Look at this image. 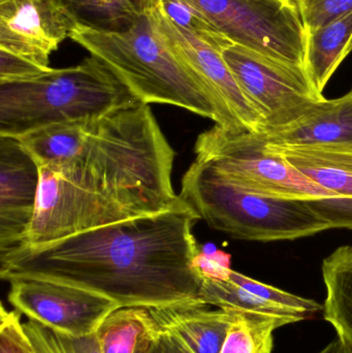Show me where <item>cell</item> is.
<instances>
[{"label": "cell", "instance_id": "6da1fadb", "mask_svg": "<svg viewBox=\"0 0 352 353\" xmlns=\"http://www.w3.org/2000/svg\"><path fill=\"white\" fill-rule=\"evenodd\" d=\"M18 140L37 161L41 176L22 246L161 213L179 203L172 183L175 151L146 103Z\"/></svg>", "mask_w": 352, "mask_h": 353}, {"label": "cell", "instance_id": "7a4b0ae2", "mask_svg": "<svg viewBox=\"0 0 352 353\" xmlns=\"http://www.w3.org/2000/svg\"><path fill=\"white\" fill-rule=\"evenodd\" d=\"M200 216L180 197L174 207L0 253V278H37L95 292L119 307L159 308L200 300L203 276L194 226Z\"/></svg>", "mask_w": 352, "mask_h": 353}, {"label": "cell", "instance_id": "3957f363", "mask_svg": "<svg viewBox=\"0 0 352 353\" xmlns=\"http://www.w3.org/2000/svg\"><path fill=\"white\" fill-rule=\"evenodd\" d=\"M70 39L105 62L141 103L182 108L233 132L216 95L165 43L148 10L126 30L107 32L76 25Z\"/></svg>", "mask_w": 352, "mask_h": 353}, {"label": "cell", "instance_id": "277c9868", "mask_svg": "<svg viewBox=\"0 0 352 353\" xmlns=\"http://www.w3.org/2000/svg\"><path fill=\"white\" fill-rule=\"evenodd\" d=\"M141 103L99 58L0 84V137L20 139L57 124L99 117Z\"/></svg>", "mask_w": 352, "mask_h": 353}, {"label": "cell", "instance_id": "5b68a950", "mask_svg": "<svg viewBox=\"0 0 352 353\" xmlns=\"http://www.w3.org/2000/svg\"><path fill=\"white\" fill-rule=\"evenodd\" d=\"M179 195L211 228L238 240L291 241L333 228L308 199L248 192L200 161L184 174Z\"/></svg>", "mask_w": 352, "mask_h": 353}, {"label": "cell", "instance_id": "8992f818", "mask_svg": "<svg viewBox=\"0 0 352 353\" xmlns=\"http://www.w3.org/2000/svg\"><path fill=\"white\" fill-rule=\"evenodd\" d=\"M194 153V161L209 165L248 192L285 199L339 196L312 182L269 148L264 132H231L215 124L198 137Z\"/></svg>", "mask_w": 352, "mask_h": 353}, {"label": "cell", "instance_id": "52a82bcc", "mask_svg": "<svg viewBox=\"0 0 352 353\" xmlns=\"http://www.w3.org/2000/svg\"><path fill=\"white\" fill-rule=\"evenodd\" d=\"M236 45L305 68L307 32L293 0H185Z\"/></svg>", "mask_w": 352, "mask_h": 353}, {"label": "cell", "instance_id": "ba28073f", "mask_svg": "<svg viewBox=\"0 0 352 353\" xmlns=\"http://www.w3.org/2000/svg\"><path fill=\"white\" fill-rule=\"evenodd\" d=\"M221 55L246 99L262 116L267 130L293 123L326 99L303 66L273 59L236 43L225 48Z\"/></svg>", "mask_w": 352, "mask_h": 353}, {"label": "cell", "instance_id": "9c48e42d", "mask_svg": "<svg viewBox=\"0 0 352 353\" xmlns=\"http://www.w3.org/2000/svg\"><path fill=\"white\" fill-rule=\"evenodd\" d=\"M8 302L20 314L60 335L81 338L97 332L117 303L70 284L37 278L10 280Z\"/></svg>", "mask_w": 352, "mask_h": 353}, {"label": "cell", "instance_id": "30bf717a", "mask_svg": "<svg viewBox=\"0 0 352 353\" xmlns=\"http://www.w3.org/2000/svg\"><path fill=\"white\" fill-rule=\"evenodd\" d=\"M158 32L171 49L190 66L216 95L234 132L262 134L266 123L242 92L235 77L223 60L222 52L200 41L196 35L172 22L152 0L148 10Z\"/></svg>", "mask_w": 352, "mask_h": 353}, {"label": "cell", "instance_id": "8fae6325", "mask_svg": "<svg viewBox=\"0 0 352 353\" xmlns=\"http://www.w3.org/2000/svg\"><path fill=\"white\" fill-rule=\"evenodd\" d=\"M74 27L53 0H0V50L41 68Z\"/></svg>", "mask_w": 352, "mask_h": 353}, {"label": "cell", "instance_id": "7c38bea8", "mask_svg": "<svg viewBox=\"0 0 352 353\" xmlns=\"http://www.w3.org/2000/svg\"><path fill=\"white\" fill-rule=\"evenodd\" d=\"M39 167L16 138L0 137V253L22 246L37 209Z\"/></svg>", "mask_w": 352, "mask_h": 353}, {"label": "cell", "instance_id": "4fadbf2b", "mask_svg": "<svg viewBox=\"0 0 352 353\" xmlns=\"http://www.w3.org/2000/svg\"><path fill=\"white\" fill-rule=\"evenodd\" d=\"M264 134L273 146L352 145V89L339 99H324L293 123Z\"/></svg>", "mask_w": 352, "mask_h": 353}, {"label": "cell", "instance_id": "5bb4252c", "mask_svg": "<svg viewBox=\"0 0 352 353\" xmlns=\"http://www.w3.org/2000/svg\"><path fill=\"white\" fill-rule=\"evenodd\" d=\"M202 300L151 308L161 327L171 330L194 353H220L231 311L211 309Z\"/></svg>", "mask_w": 352, "mask_h": 353}, {"label": "cell", "instance_id": "9a60e30c", "mask_svg": "<svg viewBox=\"0 0 352 353\" xmlns=\"http://www.w3.org/2000/svg\"><path fill=\"white\" fill-rule=\"evenodd\" d=\"M267 146L315 184L339 196L352 197V145Z\"/></svg>", "mask_w": 352, "mask_h": 353}, {"label": "cell", "instance_id": "2e32d148", "mask_svg": "<svg viewBox=\"0 0 352 353\" xmlns=\"http://www.w3.org/2000/svg\"><path fill=\"white\" fill-rule=\"evenodd\" d=\"M351 39L352 12L307 33L305 68L320 93L351 53Z\"/></svg>", "mask_w": 352, "mask_h": 353}, {"label": "cell", "instance_id": "e0dca14e", "mask_svg": "<svg viewBox=\"0 0 352 353\" xmlns=\"http://www.w3.org/2000/svg\"><path fill=\"white\" fill-rule=\"evenodd\" d=\"M322 271L327 290L324 319L352 345V245L339 247L326 257Z\"/></svg>", "mask_w": 352, "mask_h": 353}, {"label": "cell", "instance_id": "ac0fdd59", "mask_svg": "<svg viewBox=\"0 0 352 353\" xmlns=\"http://www.w3.org/2000/svg\"><path fill=\"white\" fill-rule=\"evenodd\" d=\"M161 325L146 307H120L97 330L103 353H144Z\"/></svg>", "mask_w": 352, "mask_h": 353}, {"label": "cell", "instance_id": "d6986e66", "mask_svg": "<svg viewBox=\"0 0 352 353\" xmlns=\"http://www.w3.org/2000/svg\"><path fill=\"white\" fill-rule=\"evenodd\" d=\"M79 26L120 32L138 22L152 0H53Z\"/></svg>", "mask_w": 352, "mask_h": 353}, {"label": "cell", "instance_id": "ffe728a7", "mask_svg": "<svg viewBox=\"0 0 352 353\" xmlns=\"http://www.w3.org/2000/svg\"><path fill=\"white\" fill-rule=\"evenodd\" d=\"M291 323H296L287 317L231 311V323L220 353H272L273 333Z\"/></svg>", "mask_w": 352, "mask_h": 353}, {"label": "cell", "instance_id": "44dd1931", "mask_svg": "<svg viewBox=\"0 0 352 353\" xmlns=\"http://www.w3.org/2000/svg\"><path fill=\"white\" fill-rule=\"evenodd\" d=\"M200 299L210 306L225 310L287 317L293 319L296 323L303 321L285 309L256 296L231 280L221 281L204 278L200 286Z\"/></svg>", "mask_w": 352, "mask_h": 353}, {"label": "cell", "instance_id": "7402d4cb", "mask_svg": "<svg viewBox=\"0 0 352 353\" xmlns=\"http://www.w3.org/2000/svg\"><path fill=\"white\" fill-rule=\"evenodd\" d=\"M155 3L172 22L196 35L207 45L222 52L233 43L185 0H155Z\"/></svg>", "mask_w": 352, "mask_h": 353}, {"label": "cell", "instance_id": "603a6c76", "mask_svg": "<svg viewBox=\"0 0 352 353\" xmlns=\"http://www.w3.org/2000/svg\"><path fill=\"white\" fill-rule=\"evenodd\" d=\"M229 280L235 282L238 285L242 286L256 296L285 309L302 321L311 319L313 315L322 310V305L314 300L289 294L284 290L262 283L258 280L252 279L236 271H231Z\"/></svg>", "mask_w": 352, "mask_h": 353}, {"label": "cell", "instance_id": "cb8c5ba5", "mask_svg": "<svg viewBox=\"0 0 352 353\" xmlns=\"http://www.w3.org/2000/svg\"><path fill=\"white\" fill-rule=\"evenodd\" d=\"M306 32H311L352 12V0H293Z\"/></svg>", "mask_w": 352, "mask_h": 353}, {"label": "cell", "instance_id": "d4e9b609", "mask_svg": "<svg viewBox=\"0 0 352 353\" xmlns=\"http://www.w3.org/2000/svg\"><path fill=\"white\" fill-rule=\"evenodd\" d=\"M0 353H37L18 311L0 312Z\"/></svg>", "mask_w": 352, "mask_h": 353}, {"label": "cell", "instance_id": "484cf974", "mask_svg": "<svg viewBox=\"0 0 352 353\" xmlns=\"http://www.w3.org/2000/svg\"><path fill=\"white\" fill-rule=\"evenodd\" d=\"M50 70L0 50V84L32 80Z\"/></svg>", "mask_w": 352, "mask_h": 353}, {"label": "cell", "instance_id": "4316f807", "mask_svg": "<svg viewBox=\"0 0 352 353\" xmlns=\"http://www.w3.org/2000/svg\"><path fill=\"white\" fill-rule=\"evenodd\" d=\"M231 255L221 250L208 253L200 251L192 261L194 269L208 279L227 281L231 276Z\"/></svg>", "mask_w": 352, "mask_h": 353}, {"label": "cell", "instance_id": "83f0119b", "mask_svg": "<svg viewBox=\"0 0 352 353\" xmlns=\"http://www.w3.org/2000/svg\"><path fill=\"white\" fill-rule=\"evenodd\" d=\"M25 331L28 334L37 353H74L65 338L39 325L37 321L24 323Z\"/></svg>", "mask_w": 352, "mask_h": 353}, {"label": "cell", "instance_id": "f1b7e54d", "mask_svg": "<svg viewBox=\"0 0 352 353\" xmlns=\"http://www.w3.org/2000/svg\"><path fill=\"white\" fill-rule=\"evenodd\" d=\"M144 353H194L171 330L161 327Z\"/></svg>", "mask_w": 352, "mask_h": 353}, {"label": "cell", "instance_id": "f546056e", "mask_svg": "<svg viewBox=\"0 0 352 353\" xmlns=\"http://www.w3.org/2000/svg\"><path fill=\"white\" fill-rule=\"evenodd\" d=\"M63 336L74 353H103L96 333L81 338Z\"/></svg>", "mask_w": 352, "mask_h": 353}, {"label": "cell", "instance_id": "4dcf8cb0", "mask_svg": "<svg viewBox=\"0 0 352 353\" xmlns=\"http://www.w3.org/2000/svg\"><path fill=\"white\" fill-rule=\"evenodd\" d=\"M318 353H352V345L341 339L340 337H337L336 340L331 342L328 346Z\"/></svg>", "mask_w": 352, "mask_h": 353}, {"label": "cell", "instance_id": "1f68e13d", "mask_svg": "<svg viewBox=\"0 0 352 353\" xmlns=\"http://www.w3.org/2000/svg\"><path fill=\"white\" fill-rule=\"evenodd\" d=\"M349 50H351V52L352 51V39H351V43H349Z\"/></svg>", "mask_w": 352, "mask_h": 353}]
</instances>
